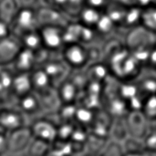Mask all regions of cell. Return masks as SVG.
Here are the masks:
<instances>
[{"label":"cell","instance_id":"obj_1","mask_svg":"<svg viewBox=\"0 0 156 156\" xmlns=\"http://www.w3.org/2000/svg\"><path fill=\"white\" fill-rule=\"evenodd\" d=\"M102 62L110 75L118 81H133L144 71V67L124 43H112L102 49Z\"/></svg>","mask_w":156,"mask_h":156},{"label":"cell","instance_id":"obj_2","mask_svg":"<svg viewBox=\"0 0 156 156\" xmlns=\"http://www.w3.org/2000/svg\"><path fill=\"white\" fill-rule=\"evenodd\" d=\"M156 35L148 31L143 26L136 27L128 31L124 44L142 64L144 69L148 61L152 48L156 43Z\"/></svg>","mask_w":156,"mask_h":156},{"label":"cell","instance_id":"obj_3","mask_svg":"<svg viewBox=\"0 0 156 156\" xmlns=\"http://www.w3.org/2000/svg\"><path fill=\"white\" fill-rule=\"evenodd\" d=\"M60 56L72 70H82L91 63L90 47L80 43L66 44Z\"/></svg>","mask_w":156,"mask_h":156},{"label":"cell","instance_id":"obj_4","mask_svg":"<svg viewBox=\"0 0 156 156\" xmlns=\"http://www.w3.org/2000/svg\"><path fill=\"white\" fill-rule=\"evenodd\" d=\"M37 7L21 5L10 23L12 35L20 37L22 35L39 28Z\"/></svg>","mask_w":156,"mask_h":156},{"label":"cell","instance_id":"obj_5","mask_svg":"<svg viewBox=\"0 0 156 156\" xmlns=\"http://www.w3.org/2000/svg\"><path fill=\"white\" fill-rule=\"evenodd\" d=\"M43 47L52 55H60L65 46L64 27L56 25H44L38 28Z\"/></svg>","mask_w":156,"mask_h":156},{"label":"cell","instance_id":"obj_6","mask_svg":"<svg viewBox=\"0 0 156 156\" xmlns=\"http://www.w3.org/2000/svg\"><path fill=\"white\" fill-rule=\"evenodd\" d=\"M16 107L26 116L29 123L45 115L40 99L35 91H31L17 99Z\"/></svg>","mask_w":156,"mask_h":156},{"label":"cell","instance_id":"obj_7","mask_svg":"<svg viewBox=\"0 0 156 156\" xmlns=\"http://www.w3.org/2000/svg\"><path fill=\"white\" fill-rule=\"evenodd\" d=\"M40 67L46 71L56 89L69 76V73L72 70L61 56H59V58H49Z\"/></svg>","mask_w":156,"mask_h":156},{"label":"cell","instance_id":"obj_8","mask_svg":"<svg viewBox=\"0 0 156 156\" xmlns=\"http://www.w3.org/2000/svg\"><path fill=\"white\" fill-rule=\"evenodd\" d=\"M28 125V120L16 106H6L0 109V127L8 133Z\"/></svg>","mask_w":156,"mask_h":156},{"label":"cell","instance_id":"obj_9","mask_svg":"<svg viewBox=\"0 0 156 156\" xmlns=\"http://www.w3.org/2000/svg\"><path fill=\"white\" fill-rule=\"evenodd\" d=\"M129 137L143 140L151 130V124L141 111L129 112L125 117Z\"/></svg>","mask_w":156,"mask_h":156},{"label":"cell","instance_id":"obj_10","mask_svg":"<svg viewBox=\"0 0 156 156\" xmlns=\"http://www.w3.org/2000/svg\"><path fill=\"white\" fill-rule=\"evenodd\" d=\"M33 138L34 137L29 126H26L9 133L7 154H22L21 153L25 150H27V148L29 147Z\"/></svg>","mask_w":156,"mask_h":156},{"label":"cell","instance_id":"obj_11","mask_svg":"<svg viewBox=\"0 0 156 156\" xmlns=\"http://www.w3.org/2000/svg\"><path fill=\"white\" fill-rule=\"evenodd\" d=\"M37 14L39 26L56 25L65 27L70 21H72L61 10L47 5H40L37 6Z\"/></svg>","mask_w":156,"mask_h":156},{"label":"cell","instance_id":"obj_12","mask_svg":"<svg viewBox=\"0 0 156 156\" xmlns=\"http://www.w3.org/2000/svg\"><path fill=\"white\" fill-rule=\"evenodd\" d=\"M33 137L52 144L58 138V127L46 118H38L29 123Z\"/></svg>","mask_w":156,"mask_h":156},{"label":"cell","instance_id":"obj_13","mask_svg":"<svg viewBox=\"0 0 156 156\" xmlns=\"http://www.w3.org/2000/svg\"><path fill=\"white\" fill-rule=\"evenodd\" d=\"M38 67L36 52L22 48L10 65L14 73H30Z\"/></svg>","mask_w":156,"mask_h":156},{"label":"cell","instance_id":"obj_14","mask_svg":"<svg viewBox=\"0 0 156 156\" xmlns=\"http://www.w3.org/2000/svg\"><path fill=\"white\" fill-rule=\"evenodd\" d=\"M22 48L18 37L11 35L0 41V65L10 66Z\"/></svg>","mask_w":156,"mask_h":156},{"label":"cell","instance_id":"obj_15","mask_svg":"<svg viewBox=\"0 0 156 156\" xmlns=\"http://www.w3.org/2000/svg\"><path fill=\"white\" fill-rule=\"evenodd\" d=\"M30 78L33 91H35L37 94H41L52 89H56L53 86L49 77L41 67H37L32 70L30 72Z\"/></svg>","mask_w":156,"mask_h":156},{"label":"cell","instance_id":"obj_16","mask_svg":"<svg viewBox=\"0 0 156 156\" xmlns=\"http://www.w3.org/2000/svg\"><path fill=\"white\" fill-rule=\"evenodd\" d=\"M33 91L30 73H14L12 80V93L17 99Z\"/></svg>","mask_w":156,"mask_h":156},{"label":"cell","instance_id":"obj_17","mask_svg":"<svg viewBox=\"0 0 156 156\" xmlns=\"http://www.w3.org/2000/svg\"><path fill=\"white\" fill-rule=\"evenodd\" d=\"M143 10H144V8H142L139 5H134V4L127 5L124 21H123L122 28H126L129 31L132 28L141 26Z\"/></svg>","mask_w":156,"mask_h":156},{"label":"cell","instance_id":"obj_18","mask_svg":"<svg viewBox=\"0 0 156 156\" xmlns=\"http://www.w3.org/2000/svg\"><path fill=\"white\" fill-rule=\"evenodd\" d=\"M136 83L141 96L145 100L147 97L156 94V75L150 72L149 75L141 76L136 80Z\"/></svg>","mask_w":156,"mask_h":156},{"label":"cell","instance_id":"obj_19","mask_svg":"<svg viewBox=\"0 0 156 156\" xmlns=\"http://www.w3.org/2000/svg\"><path fill=\"white\" fill-rule=\"evenodd\" d=\"M102 13H103L102 11H100L93 7L84 5V7L81 9L79 16H78L77 21H79L80 24H82L84 26L94 28L96 27L99 19L101 18Z\"/></svg>","mask_w":156,"mask_h":156},{"label":"cell","instance_id":"obj_20","mask_svg":"<svg viewBox=\"0 0 156 156\" xmlns=\"http://www.w3.org/2000/svg\"><path fill=\"white\" fill-rule=\"evenodd\" d=\"M19 40L22 45V48L30 49L34 52H37L40 49L44 48L38 29L33 30V31H30L22 35L19 37Z\"/></svg>","mask_w":156,"mask_h":156},{"label":"cell","instance_id":"obj_21","mask_svg":"<svg viewBox=\"0 0 156 156\" xmlns=\"http://www.w3.org/2000/svg\"><path fill=\"white\" fill-rule=\"evenodd\" d=\"M20 6L18 0H0V19L10 24Z\"/></svg>","mask_w":156,"mask_h":156},{"label":"cell","instance_id":"obj_22","mask_svg":"<svg viewBox=\"0 0 156 156\" xmlns=\"http://www.w3.org/2000/svg\"><path fill=\"white\" fill-rule=\"evenodd\" d=\"M116 28H117V27L115 26L113 21L111 19V17L105 12L102 13L96 27H94V29L98 32V34L102 38L110 37Z\"/></svg>","mask_w":156,"mask_h":156},{"label":"cell","instance_id":"obj_23","mask_svg":"<svg viewBox=\"0 0 156 156\" xmlns=\"http://www.w3.org/2000/svg\"><path fill=\"white\" fill-rule=\"evenodd\" d=\"M141 26H143L148 31H150L153 34L156 35L155 5H152V6L144 8V10H143V16H142V23H141Z\"/></svg>","mask_w":156,"mask_h":156},{"label":"cell","instance_id":"obj_24","mask_svg":"<svg viewBox=\"0 0 156 156\" xmlns=\"http://www.w3.org/2000/svg\"><path fill=\"white\" fill-rule=\"evenodd\" d=\"M144 117L152 123H156V94L147 97L141 109Z\"/></svg>","mask_w":156,"mask_h":156},{"label":"cell","instance_id":"obj_25","mask_svg":"<svg viewBox=\"0 0 156 156\" xmlns=\"http://www.w3.org/2000/svg\"><path fill=\"white\" fill-rule=\"evenodd\" d=\"M143 143L145 150L156 153V127L151 128V130L143 139Z\"/></svg>","mask_w":156,"mask_h":156},{"label":"cell","instance_id":"obj_26","mask_svg":"<svg viewBox=\"0 0 156 156\" xmlns=\"http://www.w3.org/2000/svg\"><path fill=\"white\" fill-rule=\"evenodd\" d=\"M8 135L9 133L0 127V154L4 156L8 153Z\"/></svg>","mask_w":156,"mask_h":156},{"label":"cell","instance_id":"obj_27","mask_svg":"<svg viewBox=\"0 0 156 156\" xmlns=\"http://www.w3.org/2000/svg\"><path fill=\"white\" fill-rule=\"evenodd\" d=\"M111 3L112 0H85V5L93 7L102 12L106 10Z\"/></svg>","mask_w":156,"mask_h":156},{"label":"cell","instance_id":"obj_28","mask_svg":"<svg viewBox=\"0 0 156 156\" xmlns=\"http://www.w3.org/2000/svg\"><path fill=\"white\" fill-rule=\"evenodd\" d=\"M144 69H147L149 72L156 75V43L151 49V52H150V55L148 58V61L146 63Z\"/></svg>","mask_w":156,"mask_h":156},{"label":"cell","instance_id":"obj_29","mask_svg":"<svg viewBox=\"0 0 156 156\" xmlns=\"http://www.w3.org/2000/svg\"><path fill=\"white\" fill-rule=\"evenodd\" d=\"M12 35L10 24L0 19V41Z\"/></svg>","mask_w":156,"mask_h":156},{"label":"cell","instance_id":"obj_30","mask_svg":"<svg viewBox=\"0 0 156 156\" xmlns=\"http://www.w3.org/2000/svg\"><path fill=\"white\" fill-rule=\"evenodd\" d=\"M123 156H156V153L144 149L135 152H124Z\"/></svg>","mask_w":156,"mask_h":156},{"label":"cell","instance_id":"obj_31","mask_svg":"<svg viewBox=\"0 0 156 156\" xmlns=\"http://www.w3.org/2000/svg\"><path fill=\"white\" fill-rule=\"evenodd\" d=\"M20 5L23 6H31L37 7L42 5V0H18Z\"/></svg>","mask_w":156,"mask_h":156},{"label":"cell","instance_id":"obj_32","mask_svg":"<svg viewBox=\"0 0 156 156\" xmlns=\"http://www.w3.org/2000/svg\"><path fill=\"white\" fill-rule=\"evenodd\" d=\"M134 5H137L142 8H146L154 5V0H134Z\"/></svg>","mask_w":156,"mask_h":156},{"label":"cell","instance_id":"obj_33","mask_svg":"<svg viewBox=\"0 0 156 156\" xmlns=\"http://www.w3.org/2000/svg\"><path fill=\"white\" fill-rule=\"evenodd\" d=\"M112 2L118 3V4H121L123 5H129L134 4V0H112Z\"/></svg>","mask_w":156,"mask_h":156},{"label":"cell","instance_id":"obj_34","mask_svg":"<svg viewBox=\"0 0 156 156\" xmlns=\"http://www.w3.org/2000/svg\"><path fill=\"white\" fill-rule=\"evenodd\" d=\"M154 5H155L156 6V0H154Z\"/></svg>","mask_w":156,"mask_h":156},{"label":"cell","instance_id":"obj_35","mask_svg":"<svg viewBox=\"0 0 156 156\" xmlns=\"http://www.w3.org/2000/svg\"><path fill=\"white\" fill-rule=\"evenodd\" d=\"M0 156H4V155H2V154H0Z\"/></svg>","mask_w":156,"mask_h":156}]
</instances>
